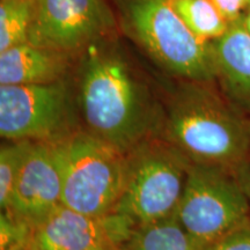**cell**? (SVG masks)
<instances>
[{
  "mask_svg": "<svg viewBox=\"0 0 250 250\" xmlns=\"http://www.w3.org/2000/svg\"><path fill=\"white\" fill-rule=\"evenodd\" d=\"M115 37L96 41L80 54L77 98L88 132L127 155L153 127V105Z\"/></svg>",
  "mask_w": 250,
  "mask_h": 250,
  "instance_id": "6da1fadb",
  "label": "cell"
},
{
  "mask_svg": "<svg viewBox=\"0 0 250 250\" xmlns=\"http://www.w3.org/2000/svg\"><path fill=\"white\" fill-rule=\"evenodd\" d=\"M213 83L182 80L168 104L165 137L190 164L234 171L250 159V120Z\"/></svg>",
  "mask_w": 250,
  "mask_h": 250,
  "instance_id": "7a4b0ae2",
  "label": "cell"
},
{
  "mask_svg": "<svg viewBox=\"0 0 250 250\" xmlns=\"http://www.w3.org/2000/svg\"><path fill=\"white\" fill-rule=\"evenodd\" d=\"M118 24L162 70L184 81L214 83L213 43L198 39L170 0H114Z\"/></svg>",
  "mask_w": 250,
  "mask_h": 250,
  "instance_id": "3957f363",
  "label": "cell"
},
{
  "mask_svg": "<svg viewBox=\"0 0 250 250\" xmlns=\"http://www.w3.org/2000/svg\"><path fill=\"white\" fill-rule=\"evenodd\" d=\"M62 176V204L89 215L110 214L126 177V155L89 132L56 142Z\"/></svg>",
  "mask_w": 250,
  "mask_h": 250,
  "instance_id": "277c9868",
  "label": "cell"
},
{
  "mask_svg": "<svg viewBox=\"0 0 250 250\" xmlns=\"http://www.w3.org/2000/svg\"><path fill=\"white\" fill-rule=\"evenodd\" d=\"M190 162L169 144H142L126 155V177L115 213L134 225L175 214Z\"/></svg>",
  "mask_w": 250,
  "mask_h": 250,
  "instance_id": "5b68a950",
  "label": "cell"
},
{
  "mask_svg": "<svg viewBox=\"0 0 250 250\" xmlns=\"http://www.w3.org/2000/svg\"><path fill=\"white\" fill-rule=\"evenodd\" d=\"M175 215L204 250L250 221V202L234 171L190 164Z\"/></svg>",
  "mask_w": 250,
  "mask_h": 250,
  "instance_id": "8992f818",
  "label": "cell"
},
{
  "mask_svg": "<svg viewBox=\"0 0 250 250\" xmlns=\"http://www.w3.org/2000/svg\"><path fill=\"white\" fill-rule=\"evenodd\" d=\"M118 27L107 0H33L28 42L73 57Z\"/></svg>",
  "mask_w": 250,
  "mask_h": 250,
  "instance_id": "52a82bcc",
  "label": "cell"
},
{
  "mask_svg": "<svg viewBox=\"0 0 250 250\" xmlns=\"http://www.w3.org/2000/svg\"><path fill=\"white\" fill-rule=\"evenodd\" d=\"M66 79L0 86V134L6 140L57 142L70 118Z\"/></svg>",
  "mask_w": 250,
  "mask_h": 250,
  "instance_id": "ba28073f",
  "label": "cell"
},
{
  "mask_svg": "<svg viewBox=\"0 0 250 250\" xmlns=\"http://www.w3.org/2000/svg\"><path fill=\"white\" fill-rule=\"evenodd\" d=\"M134 225L112 212L89 215L61 204L31 229L36 250H123Z\"/></svg>",
  "mask_w": 250,
  "mask_h": 250,
  "instance_id": "9c48e42d",
  "label": "cell"
},
{
  "mask_svg": "<svg viewBox=\"0 0 250 250\" xmlns=\"http://www.w3.org/2000/svg\"><path fill=\"white\" fill-rule=\"evenodd\" d=\"M62 176L56 142H33L15 183L7 213L31 229L62 204Z\"/></svg>",
  "mask_w": 250,
  "mask_h": 250,
  "instance_id": "30bf717a",
  "label": "cell"
},
{
  "mask_svg": "<svg viewBox=\"0 0 250 250\" xmlns=\"http://www.w3.org/2000/svg\"><path fill=\"white\" fill-rule=\"evenodd\" d=\"M212 43L215 83L225 98L250 120V34L237 21Z\"/></svg>",
  "mask_w": 250,
  "mask_h": 250,
  "instance_id": "8fae6325",
  "label": "cell"
},
{
  "mask_svg": "<svg viewBox=\"0 0 250 250\" xmlns=\"http://www.w3.org/2000/svg\"><path fill=\"white\" fill-rule=\"evenodd\" d=\"M72 56L24 42L0 52V86L39 85L66 79Z\"/></svg>",
  "mask_w": 250,
  "mask_h": 250,
  "instance_id": "7c38bea8",
  "label": "cell"
},
{
  "mask_svg": "<svg viewBox=\"0 0 250 250\" xmlns=\"http://www.w3.org/2000/svg\"><path fill=\"white\" fill-rule=\"evenodd\" d=\"M125 250H201L176 215L133 227Z\"/></svg>",
  "mask_w": 250,
  "mask_h": 250,
  "instance_id": "4fadbf2b",
  "label": "cell"
},
{
  "mask_svg": "<svg viewBox=\"0 0 250 250\" xmlns=\"http://www.w3.org/2000/svg\"><path fill=\"white\" fill-rule=\"evenodd\" d=\"M170 4L186 26L203 41L220 39L229 28L211 0H170Z\"/></svg>",
  "mask_w": 250,
  "mask_h": 250,
  "instance_id": "5bb4252c",
  "label": "cell"
},
{
  "mask_svg": "<svg viewBox=\"0 0 250 250\" xmlns=\"http://www.w3.org/2000/svg\"><path fill=\"white\" fill-rule=\"evenodd\" d=\"M33 0H0V52L28 42Z\"/></svg>",
  "mask_w": 250,
  "mask_h": 250,
  "instance_id": "9a60e30c",
  "label": "cell"
},
{
  "mask_svg": "<svg viewBox=\"0 0 250 250\" xmlns=\"http://www.w3.org/2000/svg\"><path fill=\"white\" fill-rule=\"evenodd\" d=\"M31 144L30 140H8L0 148V205L5 212L11 208L15 183Z\"/></svg>",
  "mask_w": 250,
  "mask_h": 250,
  "instance_id": "2e32d148",
  "label": "cell"
},
{
  "mask_svg": "<svg viewBox=\"0 0 250 250\" xmlns=\"http://www.w3.org/2000/svg\"><path fill=\"white\" fill-rule=\"evenodd\" d=\"M204 250H250V221L228 233Z\"/></svg>",
  "mask_w": 250,
  "mask_h": 250,
  "instance_id": "e0dca14e",
  "label": "cell"
},
{
  "mask_svg": "<svg viewBox=\"0 0 250 250\" xmlns=\"http://www.w3.org/2000/svg\"><path fill=\"white\" fill-rule=\"evenodd\" d=\"M228 23L240 21L249 5V0H211Z\"/></svg>",
  "mask_w": 250,
  "mask_h": 250,
  "instance_id": "ac0fdd59",
  "label": "cell"
},
{
  "mask_svg": "<svg viewBox=\"0 0 250 250\" xmlns=\"http://www.w3.org/2000/svg\"><path fill=\"white\" fill-rule=\"evenodd\" d=\"M234 174H235L236 179L239 180L240 184H241L250 202V159L243 162L242 165H240L234 170Z\"/></svg>",
  "mask_w": 250,
  "mask_h": 250,
  "instance_id": "d6986e66",
  "label": "cell"
},
{
  "mask_svg": "<svg viewBox=\"0 0 250 250\" xmlns=\"http://www.w3.org/2000/svg\"><path fill=\"white\" fill-rule=\"evenodd\" d=\"M240 21H241L242 26L245 27V29L250 34V4L248 5V7H247L245 14H243V17Z\"/></svg>",
  "mask_w": 250,
  "mask_h": 250,
  "instance_id": "ffe728a7",
  "label": "cell"
},
{
  "mask_svg": "<svg viewBox=\"0 0 250 250\" xmlns=\"http://www.w3.org/2000/svg\"><path fill=\"white\" fill-rule=\"evenodd\" d=\"M24 246H26V245H21V243H18V245L11 246L9 248H7L6 250H24Z\"/></svg>",
  "mask_w": 250,
  "mask_h": 250,
  "instance_id": "44dd1931",
  "label": "cell"
},
{
  "mask_svg": "<svg viewBox=\"0 0 250 250\" xmlns=\"http://www.w3.org/2000/svg\"><path fill=\"white\" fill-rule=\"evenodd\" d=\"M30 240V239H29ZM24 250H36L35 248H34V246L33 245H31V243H30V241L29 242H28L27 243V245L26 246H24Z\"/></svg>",
  "mask_w": 250,
  "mask_h": 250,
  "instance_id": "7402d4cb",
  "label": "cell"
},
{
  "mask_svg": "<svg viewBox=\"0 0 250 250\" xmlns=\"http://www.w3.org/2000/svg\"><path fill=\"white\" fill-rule=\"evenodd\" d=\"M249 4H250V0H249Z\"/></svg>",
  "mask_w": 250,
  "mask_h": 250,
  "instance_id": "603a6c76",
  "label": "cell"
}]
</instances>
